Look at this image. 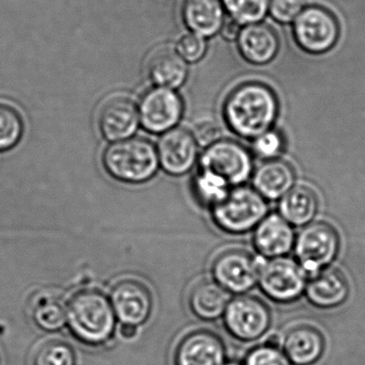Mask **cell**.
Returning <instances> with one entry per match:
<instances>
[{
	"mask_svg": "<svg viewBox=\"0 0 365 365\" xmlns=\"http://www.w3.org/2000/svg\"><path fill=\"white\" fill-rule=\"evenodd\" d=\"M282 349L293 365H314L325 354L326 339L315 326L298 324L284 334Z\"/></svg>",
	"mask_w": 365,
	"mask_h": 365,
	"instance_id": "16",
	"label": "cell"
},
{
	"mask_svg": "<svg viewBox=\"0 0 365 365\" xmlns=\"http://www.w3.org/2000/svg\"><path fill=\"white\" fill-rule=\"evenodd\" d=\"M309 276L298 262L289 257H274L263 263L259 285L261 292L279 304H291L306 293Z\"/></svg>",
	"mask_w": 365,
	"mask_h": 365,
	"instance_id": "6",
	"label": "cell"
},
{
	"mask_svg": "<svg viewBox=\"0 0 365 365\" xmlns=\"http://www.w3.org/2000/svg\"><path fill=\"white\" fill-rule=\"evenodd\" d=\"M225 365H244L237 361H227Z\"/></svg>",
	"mask_w": 365,
	"mask_h": 365,
	"instance_id": "36",
	"label": "cell"
},
{
	"mask_svg": "<svg viewBox=\"0 0 365 365\" xmlns=\"http://www.w3.org/2000/svg\"><path fill=\"white\" fill-rule=\"evenodd\" d=\"M293 29L298 45L311 53L331 49L340 34L336 17L321 6H306L294 21Z\"/></svg>",
	"mask_w": 365,
	"mask_h": 365,
	"instance_id": "10",
	"label": "cell"
},
{
	"mask_svg": "<svg viewBox=\"0 0 365 365\" xmlns=\"http://www.w3.org/2000/svg\"><path fill=\"white\" fill-rule=\"evenodd\" d=\"M148 76L156 87L175 90L186 83L188 62L171 47H162L148 61Z\"/></svg>",
	"mask_w": 365,
	"mask_h": 365,
	"instance_id": "21",
	"label": "cell"
},
{
	"mask_svg": "<svg viewBox=\"0 0 365 365\" xmlns=\"http://www.w3.org/2000/svg\"><path fill=\"white\" fill-rule=\"evenodd\" d=\"M295 255L308 276L326 269L338 257L340 236L329 223L319 221L304 227L296 238Z\"/></svg>",
	"mask_w": 365,
	"mask_h": 365,
	"instance_id": "5",
	"label": "cell"
},
{
	"mask_svg": "<svg viewBox=\"0 0 365 365\" xmlns=\"http://www.w3.org/2000/svg\"><path fill=\"white\" fill-rule=\"evenodd\" d=\"M176 51L186 62L194 63L205 56L207 51V42L203 36L188 32L178 41Z\"/></svg>",
	"mask_w": 365,
	"mask_h": 365,
	"instance_id": "32",
	"label": "cell"
},
{
	"mask_svg": "<svg viewBox=\"0 0 365 365\" xmlns=\"http://www.w3.org/2000/svg\"><path fill=\"white\" fill-rule=\"evenodd\" d=\"M182 17L191 32L209 38L222 28L225 21L224 6L221 0H186Z\"/></svg>",
	"mask_w": 365,
	"mask_h": 365,
	"instance_id": "22",
	"label": "cell"
},
{
	"mask_svg": "<svg viewBox=\"0 0 365 365\" xmlns=\"http://www.w3.org/2000/svg\"><path fill=\"white\" fill-rule=\"evenodd\" d=\"M271 321L267 304L250 295H239L231 299L223 315L227 332L236 340L246 343L263 338L270 329Z\"/></svg>",
	"mask_w": 365,
	"mask_h": 365,
	"instance_id": "8",
	"label": "cell"
},
{
	"mask_svg": "<svg viewBox=\"0 0 365 365\" xmlns=\"http://www.w3.org/2000/svg\"><path fill=\"white\" fill-rule=\"evenodd\" d=\"M242 57L252 64L263 66L274 59L279 51V38L267 24L246 25L237 38Z\"/></svg>",
	"mask_w": 365,
	"mask_h": 365,
	"instance_id": "19",
	"label": "cell"
},
{
	"mask_svg": "<svg viewBox=\"0 0 365 365\" xmlns=\"http://www.w3.org/2000/svg\"><path fill=\"white\" fill-rule=\"evenodd\" d=\"M156 151L163 170L173 177H180L196 164L199 143L194 135L186 128H175L163 134Z\"/></svg>",
	"mask_w": 365,
	"mask_h": 365,
	"instance_id": "13",
	"label": "cell"
},
{
	"mask_svg": "<svg viewBox=\"0 0 365 365\" xmlns=\"http://www.w3.org/2000/svg\"><path fill=\"white\" fill-rule=\"evenodd\" d=\"M231 302L229 293L216 281H203L193 287L189 296V306L195 317L206 322L223 317Z\"/></svg>",
	"mask_w": 365,
	"mask_h": 365,
	"instance_id": "23",
	"label": "cell"
},
{
	"mask_svg": "<svg viewBox=\"0 0 365 365\" xmlns=\"http://www.w3.org/2000/svg\"><path fill=\"white\" fill-rule=\"evenodd\" d=\"M23 132L24 123L19 113L8 105L0 104V151L15 147Z\"/></svg>",
	"mask_w": 365,
	"mask_h": 365,
	"instance_id": "29",
	"label": "cell"
},
{
	"mask_svg": "<svg viewBox=\"0 0 365 365\" xmlns=\"http://www.w3.org/2000/svg\"><path fill=\"white\" fill-rule=\"evenodd\" d=\"M223 113L236 135L255 139L271 130L279 115V101L274 90L264 83H242L227 96Z\"/></svg>",
	"mask_w": 365,
	"mask_h": 365,
	"instance_id": "1",
	"label": "cell"
},
{
	"mask_svg": "<svg viewBox=\"0 0 365 365\" xmlns=\"http://www.w3.org/2000/svg\"><path fill=\"white\" fill-rule=\"evenodd\" d=\"M349 292L346 276L338 268H326L309 280L306 295L317 308L334 309L346 302Z\"/></svg>",
	"mask_w": 365,
	"mask_h": 365,
	"instance_id": "18",
	"label": "cell"
},
{
	"mask_svg": "<svg viewBox=\"0 0 365 365\" xmlns=\"http://www.w3.org/2000/svg\"><path fill=\"white\" fill-rule=\"evenodd\" d=\"M268 214L266 200L246 186L236 187L224 201L212 207L216 227L229 234H244L255 229Z\"/></svg>",
	"mask_w": 365,
	"mask_h": 365,
	"instance_id": "4",
	"label": "cell"
},
{
	"mask_svg": "<svg viewBox=\"0 0 365 365\" xmlns=\"http://www.w3.org/2000/svg\"><path fill=\"white\" fill-rule=\"evenodd\" d=\"M253 240L261 255L274 259L291 252L296 237L293 227L281 215L270 214L255 227Z\"/></svg>",
	"mask_w": 365,
	"mask_h": 365,
	"instance_id": "17",
	"label": "cell"
},
{
	"mask_svg": "<svg viewBox=\"0 0 365 365\" xmlns=\"http://www.w3.org/2000/svg\"><path fill=\"white\" fill-rule=\"evenodd\" d=\"M74 349L64 341H49L34 354L32 365H76Z\"/></svg>",
	"mask_w": 365,
	"mask_h": 365,
	"instance_id": "28",
	"label": "cell"
},
{
	"mask_svg": "<svg viewBox=\"0 0 365 365\" xmlns=\"http://www.w3.org/2000/svg\"><path fill=\"white\" fill-rule=\"evenodd\" d=\"M244 365H293L283 351L278 340H268L251 349Z\"/></svg>",
	"mask_w": 365,
	"mask_h": 365,
	"instance_id": "30",
	"label": "cell"
},
{
	"mask_svg": "<svg viewBox=\"0 0 365 365\" xmlns=\"http://www.w3.org/2000/svg\"><path fill=\"white\" fill-rule=\"evenodd\" d=\"M139 122L147 132L165 134L176 128L184 113V102L175 90L156 87L141 96Z\"/></svg>",
	"mask_w": 365,
	"mask_h": 365,
	"instance_id": "11",
	"label": "cell"
},
{
	"mask_svg": "<svg viewBox=\"0 0 365 365\" xmlns=\"http://www.w3.org/2000/svg\"><path fill=\"white\" fill-rule=\"evenodd\" d=\"M34 325L47 334L61 331L66 327V307L54 296H43L32 309Z\"/></svg>",
	"mask_w": 365,
	"mask_h": 365,
	"instance_id": "25",
	"label": "cell"
},
{
	"mask_svg": "<svg viewBox=\"0 0 365 365\" xmlns=\"http://www.w3.org/2000/svg\"><path fill=\"white\" fill-rule=\"evenodd\" d=\"M66 327L75 340L90 347L109 343L117 328L111 300L96 289H83L66 304Z\"/></svg>",
	"mask_w": 365,
	"mask_h": 365,
	"instance_id": "2",
	"label": "cell"
},
{
	"mask_svg": "<svg viewBox=\"0 0 365 365\" xmlns=\"http://www.w3.org/2000/svg\"><path fill=\"white\" fill-rule=\"evenodd\" d=\"M296 173L294 167L284 160H268L255 171L253 188L265 200L282 199L294 188Z\"/></svg>",
	"mask_w": 365,
	"mask_h": 365,
	"instance_id": "20",
	"label": "cell"
},
{
	"mask_svg": "<svg viewBox=\"0 0 365 365\" xmlns=\"http://www.w3.org/2000/svg\"><path fill=\"white\" fill-rule=\"evenodd\" d=\"M120 336L124 340H133L139 334V328L130 325H120Z\"/></svg>",
	"mask_w": 365,
	"mask_h": 365,
	"instance_id": "35",
	"label": "cell"
},
{
	"mask_svg": "<svg viewBox=\"0 0 365 365\" xmlns=\"http://www.w3.org/2000/svg\"><path fill=\"white\" fill-rule=\"evenodd\" d=\"M103 165L109 175L118 181L141 184L158 173V151L147 139L132 137L113 143L103 154Z\"/></svg>",
	"mask_w": 365,
	"mask_h": 365,
	"instance_id": "3",
	"label": "cell"
},
{
	"mask_svg": "<svg viewBox=\"0 0 365 365\" xmlns=\"http://www.w3.org/2000/svg\"><path fill=\"white\" fill-rule=\"evenodd\" d=\"M263 263L241 249H229L214 259V280L229 294L246 293L259 283Z\"/></svg>",
	"mask_w": 365,
	"mask_h": 365,
	"instance_id": "9",
	"label": "cell"
},
{
	"mask_svg": "<svg viewBox=\"0 0 365 365\" xmlns=\"http://www.w3.org/2000/svg\"><path fill=\"white\" fill-rule=\"evenodd\" d=\"M319 195L306 185L295 186L281 199L280 215L291 225L306 227L319 212Z\"/></svg>",
	"mask_w": 365,
	"mask_h": 365,
	"instance_id": "24",
	"label": "cell"
},
{
	"mask_svg": "<svg viewBox=\"0 0 365 365\" xmlns=\"http://www.w3.org/2000/svg\"><path fill=\"white\" fill-rule=\"evenodd\" d=\"M231 19L240 25L261 23L269 12V0H221Z\"/></svg>",
	"mask_w": 365,
	"mask_h": 365,
	"instance_id": "27",
	"label": "cell"
},
{
	"mask_svg": "<svg viewBox=\"0 0 365 365\" xmlns=\"http://www.w3.org/2000/svg\"><path fill=\"white\" fill-rule=\"evenodd\" d=\"M99 128L103 137L111 143L132 138L139 128V109L126 96L105 101L99 113Z\"/></svg>",
	"mask_w": 365,
	"mask_h": 365,
	"instance_id": "15",
	"label": "cell"
},
{
	"mask_svg": "<svg viewBox=\"0 0 365 365\" xmlns=\"http://www.w3.org/2000/svg\"><path fill=\"white\" fill-rule=\"evenodd\" d=\"M193 192L197 201L214 207L226 199L231 185L224 179L207 170H201L193 180Z\"/></svg>",
	"mask_w": 365,
	"mask_h": 365,
	"instance_id": "26",
	"label": "cell"
},
{
	"mask_svg": "<svg viewBox=\"0 0 365 365\" xmlns=\"http://www.w3.org/2000/svg\"><path fill=\"white\" fill-rule=\"evenodd\" d=\"M308 0H269V12L280 23H291L306 8Z\"/></svg>",
	"mask_w": 365,
	"mask_h": 365,
	"instance_id": "33",
	"label": "cell"
},
{
	"mask_svg": "<svg viewBox=\"0 0 365 365\" xmlns=\"http://www.w3.org/2000/svg\"><path fill=\"white\" fill-rule=\"evenodd\" d=\"M220 31L225 40L233 41L237 40L240 31H241V28H240L239 23L229 17V19H225Z\"/></svg>",
	"mask_w": 365,
	"mask_h": 365,
	"instance_id": "34",
	"label": "cell"
},
{
	"mask_svg": "<svg viewBox=\"0 0 365 365\" xmlns=\"http://www.w3.org/2000/svg\"><path fill=\"white\" fill-rule=\"evenodd\" d=\"M253 140V152L255 155L265 160L266 162L278 160L285 149V140L282 133L272 128Z\"/></svg>",
	"mask_w": 365,
	"mask_h": 365,
	"instance_id": "31",
	"label": "cell"
},
{
	"mask_svg": "<svg viewBox=\"0 0 365 365\" xmlns=\"http://www.w3.org/2000/svg\"><path fill=\"white\" fill-rule=\"evenodd\" d=\"M199 165L201 170L219 175L231 186H240L248 181L253 171L252 155L249 150L231 139H218L207 145Z\"/></svg>",
	"mask_w": 365,
	"mask_h": 365,
	"instance_id": "7",
	"label": "cell"
},
{
	"mask_svg": "<svg viewBox=\"0 0 365 365\" xmlns=\"http://www.w3.org/2000/svg\"><path fill=\"white\" fill-rule=\"evenodd\" d=\"M111 307L120 325L139 328L151 317L154 298L144 283L124 279L113 287L109 296Z\"/></svg>",
	"mask_w": 365,
	"mask_h": 365,
	"instance_id": "12",
	"label": "cell"
},
{
	"mask_svg": "<svg viewBox=\"0 0 365 365\" xmlns=\"http://www.w3.org/2000/svg\"><path fill=\"white\" fill-rule=\"evenodd\" d=\"M226 362L224 343L209 330L186 334L174 353V365H225Z\"/></svg>",
	"mask_w": 365,
	"mask_h": 365,
	"instance_id": "14",
	"label": "cell"
}]
</instances>
